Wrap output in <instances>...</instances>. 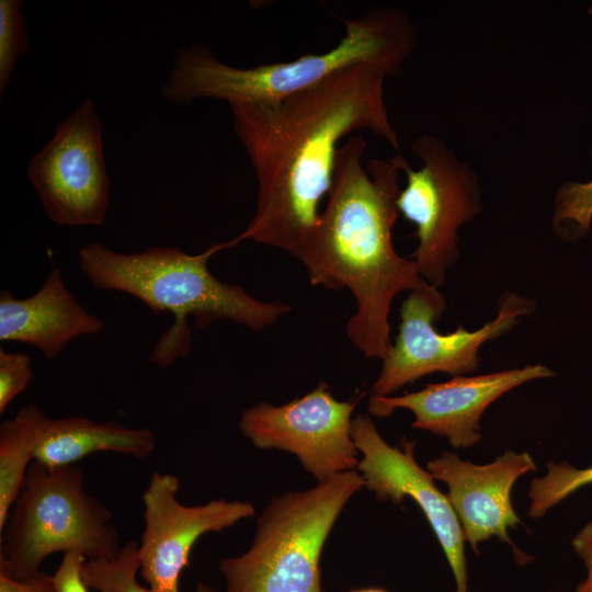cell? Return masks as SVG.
Segmentation results:
<instances>
[{
	"label": "cell",
	"instance_id": "obj_27",
	"mask_svg": "<svg viewBox=\"0 0 592 592\" xmlns=\"http://www.w3.org/2000/svg\"><path fill=\"white\" fill-rule=\"evenodd\" d=\"M352 592H387V591L383 589H378V588H368V589L354 590Z\"/></svg>",
	"mask_w": 592,
	"mask_h": 592
},
{
	"label": "cell",
	"instance_id": "obj_29",
	"mask_svg": "<svg viewBox=\"0 0 592 592\" xmlns=\"http://www.w3.org/2000/svg\"><path fill=\"white\" fill-rule=\"evenodd\" d=\"M591 155H592V149H591Z\"/></svg>",
	"mask_w": 592,
	"mask_h": 592
},
{
	"label": "cell",
	"instance_id": "obj_3",
	"mask_svg": "<svg viewBox=\"0 0 592 592\" xmlns=\"http://www.w3.org/2000/svg\"><path fill=\"white\" fill-rule=\"evenodd\" d=\"M230 248L229 241L213 244L197 254L173 247H149L138 252H116L100 242L79 250V269L99 289L129 294L155 314H172L174 323L159 340L151 361L168 366L191 349L186 322L195 325L229 320L258 331L289 312L287 304L262 301L237 284L225 283L208 269L209 259Z\"/></svg>",
	"mask_w": 592,
	"mask_h": 592
},
{
	"label": "cell",
	"instance_id": "obj_14",
	"mask_svg": "<svg viewBox=\"0 0 592 592\" xmlns=\"http://www.w3.org/2000/svg\"><path fill=\"white\" fill-rule=\"evenodd\" d=\"M426 469L447 485V497L465 540L476 555L480 543L497 537L512 546L517 561H527L508 534L509 528L516 530L521 523L511 502L512 487L521 476L536 470L527 452L509 449L489 464L477 465L445 451L430 460Z\"/></svg>",
	"mask_w": 592,
	"mask_h": 592
},
{
	"label": "cell",
	"instance_id": "obj_20",
	"mask_svg": "<svg viewBox=\"0 0 592 592\" xmlns=\"http://www.w3.org/2000/svg\"><path fill=\"white\" fill-rule=\"evenodd\" d=\"M592 221V179L588 182L568 181L556 195L554 227L568 238H582Z\"/></svg>",
	"mask_w": 592,
	"mask_h": 592
},
{
	"label": "cell",
	"instance_id": "obj_17",
	"mask_svg": "<svg viewBox=\"0 0 592 592\" xmlns=\"http://www.w3.org/2000/svg\"><path fill=\"white\" fill-rule=\"evenodd\" d=\"M43 413L39 407L29 403L0 426V532L34 460Z\"/></svg>",
	"mask_w": 592,
	"mask_h": 592
},
{
	"label": "cell",
	"instance_id": "obj_24",
	"mask_svg": "<svg viewBox=\"0 0 592 592\" xmlns=\"http://www.w3.org/2000/svg\"><path fill=\"white\" fill-rule=\"evenodd\" d=\"M571 546L585 567L584 580L574 592H592V521L581 527L571 539Z\"/></svg>",
	"mask_w": 592,
	"mask_h": 592
},
{
	"label": "cell",
	"instance_id": "obj_22",
	"mask_svg": "<svg viewBox=\"0 0 592 592\" xmlns=\"http://www.w3.org/2000/svg\"><path fill=\"white\" fill-rule=\"evenodd\" d=\"M33 360L29 354L0 349V413L31 384Z\"/></svg>",
	"mask_w": 592,
	"mask_h": 592
},
{
	"label": "cell",
	"instance_id": "obj_19",
	"mask_svg": "<svg viewBox=\"0 0 592 592\" xmlns=\"http://www.w3.org/2000/svg\"><path fill=\"white\" fill-rule=\"evenodd\" d=\"M543 477L532 479L527 516L537 520L583 487L592 485V466L576 468L569 463L549 462Z\"/></svg>",
	"mask_w": 592,
	"mask_h": 592
},
{
	"label": "cell",
	"instance_id": "obj_13",
	"mask_svg": "<svg viewBox=\"0 0 592 592\" xmlns=\"http://www.w3.org/2000/svg\"><path fill=\"white\" fill-rule=\"evenodd\" d=\"M554 375L543 364H528L478 376H455L401 396H371L368 411L386 418L396 409H408L414 414L412 428L446 437L455 448H469L482 437L479 421L491 403L530 380Z\"/></svg>",
	"mask_w": 592,
	"mask_h": 592
},
{
	"label": "cell",
	"instance_id": "obj_21",
	"mask_svg": "<svg viewBox=\"0 0 592 592\" xmlns=\"http://www.w3.org/2000/svg\"><path fill=\"white\" fill-rule=\"evenodd\" d=\"M21 0H0V93L14 71L16 59L30 45Z\"/></svg>",
	"mask_w": 592,
	"mask_h": 592
},
{
	"label": "cell",
	"instance_id": "obj_2",
	"mask_svg": "<svg viewBox=\"0 0 592 592\" xmlns=\"http://www.w3.org/2000/svg\"><path fill=\"white\" fill-rule=\"evenodd\" d=\"M366 148L360 135L340 146L327 203L297 259L312 285L350 289L356 310L346 334L365 357L383 360L391 345L388 316L394 297L426 282L414 261L399 255L392 244L398 178L408 161L397 151L388 159L368 160L365 168Z\"/></svg>",
	"mask_w": 592,
	"mask_h": 592
},
{
	"label": "cell",
	"instance_id": "obj_10",
	"mask_svg": "<svg viewBox=\"0 0 592 592\" xmlns=\"http://www.w3.org/2000/svg\"><path fill=\"white\" fill-rule=\"evenodd\" d=\"M360 399L340 401L326 383H319L285 405L261 401L247 408L239 429L258 448L297 456L319 482L357 468L360 452L352 439V414Z\"/></svg>",
	"mask_w": 592,
	"mask_h": 592
},
{
	"label": "cell",
	"instance_id": "obj_30",
	"mask_svg": "<svg viewBox=\"0 0 592 592\" xmlns=\"http://www.w3.org/2000/svg\"><path fill=\"white\" fill-rule=\"evenodd\" d=\"M554 592V591H553Z\"/></svg>",
	"mask_w": 592,
	"mask_h": 592
},
{
	"label": "cell",
	"instance_id": "obj_7",
	"mask_svg": "<svg viewBox=\"0 0 592 592\" xmlns=\"http://www.w3.org/2000/svg\"><path fill=\"white\" fill-rule=\"evenodd\" d=\"M419 169L403 168L406 186L397 200L399 214L415 225L418 247L411 254L421 277L437 287L458 257V228L481 209L474 170L437 137L418 136L411 145Z\"/></svg>",
	"mask_w": 592,
	"mask_h": 592
},
{
	"label": "cell",
	"instance_id": "obj_15",
	"mask_svg": "<svg viewBox=\"0 0 592 592\" xmlns=\"http://www.w3.org/2000/svg\"><path fill=\"white\" fill-rule=\"evenodd\" d=\"M104 327L71 294L58 267L27 298L19 299L7 289L0 293V340L32 345L46 358L57 356L73 339L100 333Z\"/></svg>",
	"mask_w": 592,
	"mask_h": 592
},
{
	"label": "cell",
	"instance_id": "obj_9",
	"mask_svg": "<svg viewBox=\"0 0 592 592\" xmlns=\"http://www.w3.org/2000/svg\"><path fill=\"white\" fill-rule=\"evenodd\" d=\"M29 180L47 217L60 226H101L110 202L102 122L90 99L61 121L30 160Z\"/></svg>",
	"mask_w": 592,
	"mask_h": 592
},
{
	"label": "cell",
	"instance_id": "obj_12",
	"mask_svg": "<svg viewBox=\"0 0 592 592\" xmlns=\"http://www.w3.org/2000/svg\"><path fill=\"white\" fill-rule=\"evenodd\" d=\"M352 439L363 455L357 469L364 487L380 501L400 504L407 496L414 500L443 549L454 577L455 592H468L466 540L459 520L447 494L435 485V478L417 463L414 442L403 437L402 449L389 445L366 414L353 419Z\"/></svg>",
	"mask_w": 592,
	"mask_h": 592
},
{
	"label": "cell",
	"instance_id": "obj_6",
	"mask_svg": "<svg viewBox=\"0 0 592 592\" xmlns=\"http://www.w3.org/2000/svg\"><path fill=\"white\" fill-rule=\"evenodd\" d=\"M111 520V511L88 492L81 467L48 468L33 460L0 532V574L30 580L55 553L113 558L122 546Z\"/></svg>",
	"mask_w": 592,
	"mask_h": 592
},
{
	"label": "cell",
	"instance_id": "obj_5",
	"mask_svg": "<svg viewBox=\"0 0 592 592\" xmlns=\"http://www.w3.org/2000/svg\"><path fill=\"white\" fill-rule=\"evenodd\" d=\"M362 487V475L349 470L272 499L257 520L250 548L219 562L226 592H322V548Z\"/></svg>",
	"mask_w": 592,
	"mask_h": 592
},
{
	"label": "cell",
	"instance_id": "obj_4",
	"mask_svg": "<svg viewBox=\"0 0 592 592\" xmlns=\"http://www.w3.org/2000/svg\"><path fill=\"white\" fill-rule=\"evenodd\" d=\"M344 36L322 54H308L286 62L238 68L221 62L201 43L180 48L161 86L162 96L175 104L197 99L232 103L277 100L304 91L361 64L399 73L415 44L409 16L396 9H377L343 20Z\"/></svg>",
	"mask_w": 592,
	"mask_h": 592
},
{
	"label": "cell",
	"instance_id": "obj_11",
	"mask_svg": "<svg viewBox=\"0 0 592 592\" xmlns=\"http://www.w3.org/2000/svg\"><path fill=\"white\" fill-rule=\"evenodd\" d=\"M180 480L153 471L141 494L144 531L138 542L140 574L155 592H180L182 571L193 546L208 532H221L254 515L248 501L210 500L184 505L178 500Z\"/></svg>",
	"mask_w": 592,
	"mask_h": 592
},
{
	"label": "cell",
	"instance_id": "obj_18",
	"mask_svg": "<svg viewBox=\"0 0 592 592\" xmlns=\"http://www.w3.org/2000/svg\"><path fill=\"white\" fill-rule=\"evenodd\" d=\"M139 569L138 542L132 539L113 558L86 560L82 573L89 589L96 592H155L138 582Z\"/></svg>",
	"mask_w": 592,
	"mask_h": 592
},
{
	"label": "cell",
	"instance_id": "obj_23",
	"mask_svg": "<svg viewBox=\"0 0 592 592\" xmlns=\"http://www.w3.org/2000/svg\"><path fill=\"white\" fill-rule=\"evenodd\" d=\"M87 558L77 551L62 554L61 561L52 576L55 592H90L83 579Z\"/></svg>",
	"mask_w": 592,
	"mask_h": 592
},
{
	"label": "cell",
	"instance_id": "obj_8",
	"mask_svg": "<svg viewBox=\"0 0 592 592\" xmlns=\"http://www.w3.org/2000/svg\"><path fill=\"white\" fill-rule=\"evenodd\" d=\"M445 309L437 287L425 283L411 291L400 309L398 335L383 358L382 371L372 386L373 397L391 396L402 386L435 372L455 376L469 374L479 364L480 346L510 331L533 303L517 294L504 295L494 319L468 331L458 327L442 334L433 323Z\"/></svg>",
	"mask_w": 592,
	"mask_h": 592
},
{
	"label": "cell",
	"instance_id": "obj_25",
	"mask_svg": "<svg viewBox=\"0 0 592 592\" xmlns=\"http://www.w3.org/2000/svg\"><path fill=\"white\" fill-rule=\"evenodd\" d=\"M0 592H55L52 576L41 572L30 580H13L0 574Z\"/></svg>",
	"mask_w": 592,
	"mask_h": 592
},
{
	"label": "cell",
	"instance_id": "obj_26",
	"mask_svg": "<svg viewBox=\"0 0 592 592\" xmlns=\"http://www.w3.org/2000/svg\"><path fill=\"white\" fill-rule=\"evenodd\" d=\"M194 592H217V591L206 583L198 582L195 585Z\"/></svg>",
	"mask_w": 592,
	"mask_h": 592
},
{
	"label": "cell",
	"instance_id": "obj_28",
	"mask_svg": "<svg viewBox=\"0 0 592 592\" xmlns=\"http://www.w3.org/2000/svg\"><path fill=\"white\" fill-rule=\"evenodd\" d=\"M588 11H589L590 15H592V2H591V4H590V7H589V10H588Z\"/></svg>",
	"mask_w": 592,
	"mask_h": 592
},
{
	"label": "cell",
	"instance_id": "obj_1",
	"mask_svg": "<svg viewBox=\"0 0 592 592\" xmlns=\"http://www.w3.org/2000/svg\"><path fill=\"white\" fill-rule=\"evenodd\" d=\"M387 77L361 64L286 98L229 104L258 183L254 216L231 247L252 240L297 258L318 225L340 140L368 129L399 151L384 98Z\"/></svg>",
	"mask_w": 592,
	"mask_h": 592
},
{
	"label": "cell",
	"instance_id": "obj_16",
	"mask_svg": "<svg viewBox=\"0 0 592 592\" xmlns=\"http://www.w3.org/2000/svg\"><path fill=\"white\" fill-rule=\"evenodd\" d=\"M156 448V436L146 428L96 422L84 417L53 419L43 413L34 462L48 468L75 465L99 452L144 459Z\"/></svg>",
	"mask_w": 592,
	"mask_h": 592
}]
</instances>
